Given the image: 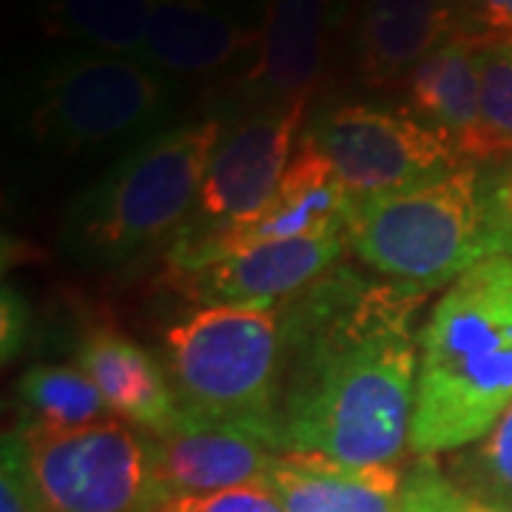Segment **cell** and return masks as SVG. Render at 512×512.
<instances>
[{"instance_id": "83f0119b", "label": "cell", "mask_w": 512, "mask_h": 512, "mask_svg": "<svg viewBox=\"0 0 512 512\" xmlns=\"http://www.w3.org/2000/svg\"><path fill=\"white\" fill-rule=\"evenodd\" d=\"M464 512H510V510H495V507H484V504L473 501V504H470Z\"/></svg>"}, {"instance_id": "5bb4252c", "label": "cell", "mask_w": 512, "mask_h": 512, "mask_svg": "<svg viewBox=\"0 0 512 512\" xmlns=\"http://www.w3.org/2000/svg\"><path fill=\"white\" fill-rule=\"evenodd\" d=\"M458 35V0H367L356 29L359 74L396 83Z\"/></svg>"}, {"instance_id": "277c9868", "label": "cell", "mask_w": 512, "mask_h": 512, "mask_svg": "<svg viewBox=\"0 0 512 512\" xmlns=\"http://www.w3.org/2000/svg\"><path fill=\"white\" fill-rule=\"evenodd\" d=\"M345 239L387 282L419 291L453 285L495 254L484 180L476 165L458 163L419 185L350 202Z\"/></svg>"}, {"instance_id": "7402d4cb", "label": "cell", "mask_w": 512, "mask_h": 512, "mask_svg": "<svg viewBox=\"0 0 512 512\" xmlns=\"http://www.w3.org/2000/svg\"><path fill=\"white\" fill-rule=\"evenodd\" d=\"M450 478L478 504L512 512V407L470 453L450 461Z\"/></svg>"}, {"instance_id": "ba28073f", "label": "cell", "mask_w": 512, "mask_h": 512, "mask_svg": "<svg viewBox=\"0 0 512 512\" xmlns=\"http://www.w3.org/2000/svg\"><path fill=\"white\" fill-rule=\"evenodd\" d=\"M305 137L333 165L350 202L402 191L461 163L436 128L365 103L322 111Z\"/></svg>"}, {"instance_id": "9c48e42d", "label": "cell", "mask_w": 512, "mask_h": 512, "mask_svg": "<svg viewBox=\"0 0 512 512\" xmlns=\"http://www.w3.org/2000/svg\"><path fill=\"white\" fill-rule=\"evenodd\" d=\"M308 100H274L222 131L191 220L174 242H194L256 217L293 160ZM171 242V245H174Z\"/></svg>"}, {"instance_id": "e0dca14e", "label": "cell", "mask_w": 512, "mask_h": 512, "mask_svg": "<svg viewBox=\"0 0 512 512\" xmlns=\"http://www.w3.org/2000/svg\"><path fill=\"white\" fill-rule=\"evenodd\" d=\"M259 40L211 0H157L143 60L171 74H214Z\"/></svg>"}, {"instance_id": "4fadbf2b", "label": "cell", "mask_w": 512, "mask_h": 512, "mask_svg": "<svg viewBox=\"0 0 512 512\" xmlns=\"http://www.w3.org/2000/svg\"><path fill=\"white\" fill-rule=\"evenodd\" d=\"M77 365L97 384L117 416L148 436H165L180 424L174 387L140 342L109 325H94L77 342Z\"/></svg>"}, {"instance_id": "9a60e30c", "label": "cell", "mask_w": 512, "mask_h": 512, "mask_svg": "<svg viewBox=\"0 0 512 512\" xmlns=\"http://www.w3.org/2000/svg\"><path fill=\"white\" fill-rule=\"evenodd\" d=\"M402 481L393 464L353 467L316 453H282L265 490L285 512H402Z\"/></svg>"}, {"instance_id": "ffe728a7", "label": "cell", "mask_w": 512, "mask_h": 512, "mask_svg": "<svg viewBox=\"0 0 512 512\" xmlns=\"http://www.w3.org/2000/svg\"><path fill=\"white\" fill-rule=\"evenodd\" d=\"M18 430H74L109 419V404L97 384L69 365H37L18 382Z\"/></svg>"}, {"instance_id": "8992f818", "label": "cell", "mask_w": 512, "mask_h": 512, "mask_svg": "<svg viewBox=\"0 0 512 512\" xmlns=\"http://www.w3.org/2000/svg\"><path fill=\"white\" fill-rule=\"evenodd\" d=\"M46 512H160L174 498L154 439L123 419L74 430H15Z\"/></svg>"}, {"instance_id": "7a4b0ae2", "label": "cell", "mask_w": 512, "mask_h": 512, "mask_svg": "<svg viewBox=\"0 0 512 512\" xmlns=\"http://www.w3.org/2000/svg\"><path fill=\"white\" fill-rule=\"evenodd\" d=\"M512 407V256L476 262L427 316L410 424L416 458L484 439Z\"/></svg>"}, {"instance_id": "52a82bcc", "label": "cell", "mask_w": 512, "mask_h": 512, "mask_svg": "<svg viewBox=\"0 0 512 512\" xmlns=\"http://www.w3.org/2000/svg\"><path fill=\"white\" fill-rule=\"evenodd\" d=\"M165 83L137 57L72 55L40 80L29 114L37 143L63 154L131 137L157 120Z\"/></svg>"}, {"instance_id": "484cf974", "label": "cell", "mask_w": 512, "mask_h": 512, "mask_svg": "<svg viewBox=\"0 0 512 512\" xmlns=\"http://www.w3.org/2000/svg\"><path fill=\"white\" fill-rule=\"evenodd\" d=\"M490 205V228H493L495 254L512 256V160L504 163L498 177L484 183Z\"/></svg>"}, {"instance_id": "44dd1931", "label": "cell", "mask_w": 512, "mask_h": 512, "mask_svg": "<svg viewBox=\"0 0 512 512\" xmlns=\"http://www.w3.org/2000/svg\"><path fill=\"white\" fill-rule=\"evenodd\" d=\"M481 74V120L464 163H510L512 160V40L478 43Z\"/></svg>"}, {"instance_id": "3957f363", "label": "cell", "mask_w": 512, "mask_h": 512, "mask_svg": "<svg viewBox=\"0 0 512 512\" xmlns=\"http://www.w3.org/2000/svg\"><path fill=\"white\" fill-rule=\"evenodd\" d=\"M222 131L220 120L208 117L131 148L72 208L69 251L83 262L114 268L174 242L191 220Z\"/></svg>"}, {"instance_id": "603a6c76", "label": "cell", "mask_w": 512, "mask_h": 512, "mask_svg": "<svg viewBox=\"0 0 512 512\" xmlns=\"http://www.w3.org/2000/svg\"><path fill=\"white\" fill-rule=\"evenodd\" d=\"M0 512H46L35 490V481L26 464V450L18 433L3 439L0 461Z\"/></svg>"}, {"instance_id": "d6986e66", "label": "cell", "mask_w": 512, "mask_h": 512, "mask_svg": "<svg viewBox=\"0 0 512 512\" xmlns=\"http://www.w3.org/2000/svg\"><path fill=\"white\" fill-rule=\"evenodd\" d=\"M157 0H46L43 29L100 55L143 57Z\"/></svg>"}, {"instance_id": "30bf717a", "label": "cell", "mask_w": 512, "mask_h": 512, "mask_svg": "<svg viewBox=\"0 0 512 512\" xmlns=\"http://www.w3.org/2000/svg\"><path fill=\"white\" fill-rule=\"evenodd\" d=\"M348 211L350 194L345 185L322 151L302 134L291 165L265 208L251 220L228 225L211 237L168 245V276L197 271L214 259L254 245L339 234L345 231Z\"/></svg>"}, {"instance_id": "2e32d148", "label": "cell", "mask_w": 512, "mask_h": 512, "mask_svg": "<svg viewBox=\"0 0 512 512\" xmlns=\"http://www.w3.org/2000/svg\"><path fill=\"white\" fill-rule=\"evenodd\" d=\"M333 0H268L248 80L274 100H308L325 74Z\"/></svg>"}, {"instance_id": "7c38bea8", "label": "cell", "mask_w": 512, "mask_h": 512, "mask_svg": "<svg viewBox=\"0 0 512 512\" xmlns=\"http://www.w3.org/2000/svg\"><path fill=\"white\" fill-rule=\"evenodd\" d=\"M168 493L208 495L234 487H265L282 450L262 433L237 424H177L151 436Z\"/></svg>"}, {"instance_id": "cb8c5ba5", "label": "cell", "mask_w": 512, "mask_h": 512, "mask_svg": "<svg viewBox=\"0 0 512 512\" xmlns=\"http://www.w3.org/2000/svg\"><path fill=\"white\" fill-rule=\"evenodd\" d=\"M160 512H285L265 487H234L208 495L171 498Z\"/></svg>"}, {"instance_id": "5b68a950", "label": "cell", "mask_w": 512, "mask_h": 512, "mask_svg": "<svg viewBox=\"0 0 512 512\" xmlns=\"http://www.w3.org/2000/svg\"><path fill=\"white\" fill-rule=\"evenodd\" d=\"M163 359L180 424H237L279 444V311L202 308L171 325Z\"/></svg>"}, {"instance_id": "d4e9b609", "label": "cell", "mask_w": 512, "mask_h": 512, "mask_svg": "<svg viewBox=\"0 0 512 512\" xmlns=\"http://www.w3.org/2000/svg\"><path fill=\"white\" fill-rule=\"evenodd\" d=\"M458 35L478 43L512 40V0H458Z\"/></svg>"}, {"instance_id": "ac0fdd59", "label": "cell", "mask_w": 512, "mask_h": 512, "mask_svg": "<svg viewBox=\"0 0 512 512\" xmlns=\"http://www.w3.org/2000/svg\"><path fill=\"white\" fill-rule=\"evenodd\" d=\"M407 97L424 123L450 140L464 163V151L473 143L481 120L478 40L456 35L421 60L407 74Z\"/></svg>"}, {"instance_id": "8fae6325", "label": "cell", "mask_w": 512, "mask_h": 512, "mask_svg": "<svg viewBox=\"0 0 512 512\" xmlns=\"http://www.w3.org/2000/svg\"><path fill=\"white\" fill-rule=\"evenodd\" d=\"M345 231L254 245L188 274L168 276L171 288L205 308L276 311L316 279L342 265Z\"/></svg>"}, {"instance_id": "6da1fadb", "label": "cell", "mask_w": 512, "mask_h": 512, "mask_svg": "<svg viewBox=\"0 0 512 512\" xmlns=\"http://www.w3.org/2000/svg\"><path fill=\"white\" fill-rule=\"evenodd\" d=\"M427 291L345 265L279 313V444L342 464H393L410 447Z\"/></svg>"}, {"instance_id": "4316f807", "label": "cell", "mask_w": 512, "mask_h": 512, "mask_svg": "<svg viewBox=\"0 0 512 512\" xmlns=\"http://www.w3.org/2000/svg\"><path fill=\"white\" fill-rule=\"evenodd\" d=\"M29 305L15 288L3 285V313H0V330H3V362L9 365L20 350L26 348V336H29Z\"/></svg>"}]
</instances>
